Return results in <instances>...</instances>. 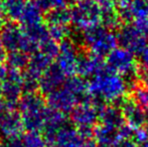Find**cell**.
<instances>
[{
	"label": "cell",
	"instance_id": "74e56055",
	"mask_svg": "<svg viewBox=\"0 0 148 147\" xmlns=\"http://www.w3.org/2000/svg\"><path fill=\"white\" fill-rule=\"evenodd\" d=\"M5 144L8 147H24L23 139H22V136L20 135L7 138V141Z\"/></svg>",
	"mask_w": 148,
	"mask_h": 147
},
{
	"label": "cell",
	"instance_id": "3957f363",
	"mask_svg": "<svg viewBox=\"0 0 148 147\" xmlns=\"http://www.w3.org/2000/svg\"><path fill=\"white\" fill-rule=\"evenodd\" d=\"M106 57V65L110 71L120 75L126 82H132L131 86L135 84V79L138 75V65L132 53L123 47H116Z\"/></svg>",
	"mask_w": 148,
	"mask_h": 147
},
{
	"label": "cell",
	"instance_id": "ac0fdd59",
	"mask_svg": "<svg viewBox=\"0 0 148 147\" xmlns=\"http://www.w3.org/2000/svg\"><path fill=\"white\" fill-rule=\"evenodd\" d=\"M99 120L101 125L114 130H119L125 124L121 109L112 105H104L103 108L100 110Z\"/></svg>",
	"mask_w": 148,
	"mask_h": 147
},
{
	"label": "cell",
	"instance_id": "681fc988",
	"mask_svg": "<svg viewBox=\"0 0 148 147\" xmlns=\"http://www.w3.org/2000/svg\"><path fill=\"white\" fill-rule=\"evenodd\" d=\"M2 146V143H1V140H0V147Z\"/></svg>",
	"mask_w": 148,
	"mask_h": 147
},
{
	"label": "cell",
	"instance_id": "e0dca14e",
	"mask_svg": "<svg viewBox=\"0 0 148 147\" xmlns=\"http://www.w3.org/2000/svg\"><path fill=\"white\" fill-rule=\"evenodd\" d=\"M101 10V22L105 27L115 28L120 25V16L116 0H97Z\"/></svg>",
	"mask_w": 148,
	"mask_h": 147
},
{
	"label": "cell",
	"instance_id": "ab89813d",
	"mask_svg": "<svg viewBox=\"0 0 148 147\" xmlns=\"http://www.w3.org/2000/svg\"><path fill=\"white\" fill-rule=\"evenodd\" d=\"M140 83L143 85L145 89L148 91V71H144L141 74V81Z\"/></svg>",
	"mask_w": 148,
	"mask_h": 147
},
{
	"label": "cell",
	"instance_id": "9a60e30c",
	"mask_svg": "<svg viewBox=\"0 0 148 147\" xmlns=\"http://www.w3.org/2000/svg\"><path fill=\"white\" fill-rule=\"evenodd\" d=\"M120 109L125 122L132 129L136 130L139 128H143L145 124H147L146 112L142 110L132 100L122 102V106Z\"/></svg>",
	"mask_w": 148,
	"mask_h": 147
},
{
	"label": "cell",
	"instance_id": "1f68e13d",
	"mask_svg": "<svg viewBox=\"0 0 148 147\" xmlns=\"http://www.w3.org/2000/svg\"><path fill=\"white\" fill-rule=\"evenodd\" d=\"M47 28H49V37L57 42L59 41L62 42L70 36L69 25H47Z\"/></svg>",
	"mask_w": 148,
	"mask_h": 147
},
{
	"label": "cell",
	"instance_id": "7dc6e473",
	"mask_svg": "<svg viewBox=\"0 0 148 147\" xmlns=\"http://www.w3.org/2000/svg\"><path fill=\"white\" fill-rule=\"evenodd\" d=\"M68 1H71V2H75V3H77V2L81 1V0H68Z\"/></svg>",
	"mask_w": 148,
	"mask_h": 147
},
{
	"label": "cell",
	"instance_id": "2e32d148",
	"mask_svg": "<svg viewBox=\"0 0 148 147\" xmlns=\"http://www.w3.org/2000/svg\"><path fill=\"white\" fill-rule=\"evenodd\" d=\"M85 138L78 129L68 124L56 134L53 147H83Z\"/></svg>",
	"mask_w": 148,
	"mask_h": 147
},
{
	"label": "cell",
	"instance_id": "9c48e42d",
	"mask_svg": "<svg viewBox=\"0 0 148 147\" xmlns=\"http://www.w3.org/2000/svg\"><path fill=\"white\" fill-rule=\"evenodd\" d=\"M47 104L49 108L57 110L62 113H71L78 103L80 102L78 98L72 92L66 89L64 87L58 89L47 95Z\"/></svg>",
	"mask_w": 148,
	"mask_h": 147
},
{
	"label": "cell",
	"instance_id": "d6a6232c",
	"mask_svg": "<svg viewBox=\"0 0 148 147\" xmlns=\"http://www.w3.org/2000/svg\"><path fill=\"white\" fill-rule=\"evenodd\" d=\"M39 51L42 53H45V55H47L49 57H51V59H57L60 53V44L57 41H55L49 37L47 40L43 41L42 43H40Z\"/></svg>",
	"mask_w": 148,
	"mask_h": 147
},
{
	"label": "cell",
	"instance_id": "44dd1931",
	"mask_svg": "<svg viewBox=\"0 0 148 147\" xmlns=\"http://www.w3.org/2000/svg\"><path fill=\"white\" fill-rule=\"evenodd\" d=\"M42 12L43 10L35 0H26L25 6H24V9L19 19L22 27L26 28L35 25V24L41 23L43 18Z\"/></svg>",
	"mask_w": 148,
	"mask_h": 147
},
{
	"label": "cell",
	"instance_id": "4316f807",
	"mask_svg": "<svg viewBox=\"0 0 148 147\" xmlns=\"http://www.w3.org/2000/svg\"><path fill=\"white\" fill-rule=\"evenodd\" d=\"M47 25H69L72 22V11L68 7H60L49 11L45 15Z\"/></svg>",
	"mask_w": 148,
	"mask_h": 147
},
{
	"label": "cell",
	"instance_id": "7bdbcfd3",
	"mask_svg": "<svg viewBox=\"0 0 148 147\" xmlns=\"http://www.w3.org/2000/svg\"><path fill=\"white\" fill-rule=\"evenodd\" d=\"M5 111H6V105L3 102V100L0 99V115H2Z\"/></svg>",
	"mask_w": 148,
	"mask_h": 147
},
{
	"label": "cell",
	"instance_id": "603a6c76",
	"mask_svg": "<svg viewBox=\"0 0 148 147\" xmlns=\"http://www.w3.org/2000/svg\"><path fill=\"white\" fill-rule=\"evenodd\" d=\"M93 136L98 147H114L120 140L118 130L105 127L101 124L94 128Z\"/></svg>",
	"mask_w": 148,
	"mask_h": 147
},
{
	"label": "cell",
	"instance_id": "8992f818",
	"mask_svg": "<svg viewBox=\"0 0 148 147\" xmlns=\"http://www.w3.org/2000/svg\"><path fill=\"white\" fill-rule=\"evenodd\" d=\"M23 73L16 70H8L7 76L3 81L1 97L8 110H15L20 98L23 95Z\"/></svg>",
	"mask_w": 148,
	"mask_h": 147
},
{
	"label": "cell",
	"instance_id": "8fae6325",
	"mask_svg": "<svg viewBox=\"0 0 148 147\" xmlns=\"http://www.w3.org/2000/svg\"><path fill=\"white\" fill-rule=\"evenodd\" d=\"M23 38L24 30L22 26H19L12 21L4 24L0 31V39L8 53L20 51Z\"/></svg>",
	"mask_w": 148,
	"mask_h": 147
},
{
	"label": "cell",
	"instance_id": "4dcf8cb0",
	"mask_svg": "<svg viewBox=\"0 0 148 147\" xmlns=\"http://www.w3.org/2000/svg\"><path fill=\"white\" fill-rule=\"evenodd\" d=\"M24 147H47V141H45L43 135L39 132H26L23 136Z\"/></svg>",
	"mask_w": 148,
	"mask_h": 147
},
{
	"label": "cell",
	"instance_id": "ee69618b",
	"mask_svg": "<svg viewBox=\"0 0 148 147\" xmlns=\"http://www.w3.org/2000/svg\"><path fill=\"white\" fill-rule=\"evenodd\" d=\"M0 2H1V0H0ZM3 26H4V17H3V13L1 11V8H0V31L3 28Z\"/></svg>",
	"mask_w": 148,
	"mask_h": 147
},
{
	"label": "cell",
	"instance_id": "5b68a950",
	"mask_svg": "<svg viewBox=\"0 0 148 147\" xmlns=\"http://www.w3.org/2000/svg\"><path fill=\"white\" fill-rule=\"evenodd\" d=\"M72 11V24L83 30L101 24V10L97 0H81L75 3Z\"/></svg>",
	"mask_w": 148,
	"mask_h": 147
},
{
	"label": "cell",
	"instance_id": "5bb4252c",
	"mask_svg": "<svg viewBox=\"0 0 148 147\" xmlns=\"http://www.w3.org/2000/svg\"><path fill=\"white\" fill-rule=\"evenodd\" d=\"M66 80V76L58 67L57 64H53L49 69L39 79V90L41 94L49 95L51 92L62 88Z\"/></svg>",
	"mask_w": 148,
	"mask_h": 147
},
{
	"label": "cell",
	"instance_id": "f35d334b",
	"mask_svg": "<svg viewBox=\"0 0 148 147\" xmlns=\"http://www.w3.org/2000/svg\"><path fill=\"white\" fill-rule=\"evenodd\" d=\"M114 147H138V144L133 139H121Z\"/></svg>",
	"mask_w": 148,
	"mask_h": 147
},
{
	"label": "cell",
	"instance_id": "d4e9b609",
	"mask_svg": "<svg viewBox=\"0 0 148 147\" xmlns=\"http://www.w3.org/2000/svg\"><path fill=\"white\" fill-rule=\"evenodd\" d=\"M25 2L26 0H1L0 8L3 15H5L12 22L19 21Z\"/></svg>",
	"mask_w": 148,
	"mask_h": 147
},
{
	"label": "cell",
	"instance_id": "83f0119b",
	"mask_svg": "<svg viewBox=\"0 0 148 147\" xmlns=\"http://www.w3.org/2000/svg\"><path fill=\"white\" fill-rule=\"evenodd\" d=\"M6 63L7 67L10 70H16V71H22L23 69H26L29 62V57L26 53H24L21 51H16L8 53L6 57Z\"/></svg>",
	"mask_w": 148,
	"mask_h": 147
},
{
	"label": "cell",
	"instance_id": "e575fe53",
	"mask_svg": "<svg viewBox=\"0 0 148 147\" xmlns=\"http://www.w3.org/2000/svg\"><path fill=\"white\" fill-rule=\"evenodd\" d=\"M133 25L136 27V29L140 32L146 40H148V17L140 18V19L134 20Z\"/></svg>",
	"mask_w": 148,
	"mask_h": 147
},
{
	"label": "cell",
	"instance_id": "7a4b0ae2",
	"mask_svg": "<svg viewBox=\"0 0 148 147\" xmlns=\"http://www.w3.org/2000/svg\"><path fill=\"white\" fill-rule=\"evenodd\" d=\"M82 40L90 53L99 57H107L118 43L117 36L104 25L92 26L83 31Z\"/></svg>",
	"mask_w": 148,
	"mask_h": 147
},
{
	"label": "cell",
	"instance_id": "ffe728a7",
	"mask_svg": "<svg viewBox=\"0 0 148 147\" xmlns=\"http://www.w3.org/2000/svg\"><path fill=\"white\" fill-rule=\"evenodd\" d=\"M51 65H53V59L38 51L29 57V62H28L25 73L34 78L40 79L41 76L49 69Z\"/></svg>",
	"mask_w": 148,
	"mask_h": 147
},
{
	"label": "cell",
	"instance_id": "8d00e7d4",
	"mask_svg": "<svg viewBox=\"0 0 148 147\" xmlns=\"http://www.w3.org/2000/svg\"><path fill=\"white\" fill-rule=\"evenodd\" d=\"M139 64L143 70L148 71V43L139 53Z\"/></svg>",
	"mask_w": 148,
	"mask_h": 147
},
{
	"label": "cell",
	"instance_id": "60d3db41",
	"mask_svg": "<svg viewBox=\"0 0 148 147\" xmlns=\"http://www.w3.org/2000/svg\"><path fill=\"white\" fill-rule=\"evenodd\" d=\"M6 57H7V51H6L5 47H4L3 43H2L1 39H0V63L5 61Z\"/></svg>",
	"mask_w": 148,
	"mask_h": 147
},
{
	"label": "cell",
	"instance_id": "6da1fadb",
	"mask_svg": "<svg viewBox=\"0 0 148 147\" xmlns=\"http://www.w3.org/2000/svg\"><path fill=\"white\" fill-rule=\"evenodd\" d=\"M128 89L126 80L120 75L105 70L103 73L91 78L88 83V92L91 97L102 102L117 103L122 100Z\"/></svg>",
	"mask_w": 148,
	"mask_h": 147
},
{
	"label": "cell",
	"instance_id": "484cf974",
	"mask_svg": "<svg viewBox=\"0 0 148 147\" xmlns=\"http://www.w3.org/2000/svg\"><path fill=\"white\" fill-rule=\"evenodd\" d=\"M47 109V108H45ZM35 112V113L21 114L24 130L27 132H39L43 130L45 126V111Z\"/></svg>",
	"mask_w": 148,
	"mask_h": 147
},
{
	"label": "cell",
	"instance_id": "30bf717a",
	"mask_svg": "<svg viewBox=\"0 0 148 147\" xmlns=\"http://www.w3.org/2000/svg\"><path fill=\"white\" fill-rule=\"evenodd\" d=\"M68 125V117L64 113L53 110L47 107L45 111V126H43V137L47 145L53 147V140L58 131Z\"/></svg>",
	"mask_w": 148,
	"mask_h": 147
},
{
	"label": "cell",
	"instance_id": "ba28073f",
	"mask_svg": "<svg viewBox=\"0 0 148 147\" xmlns=\"http://www.w3.org/2000/svg\"><path fill=\"white\" fill-rule=\"evenodd\" d=\"M116 36L121 47L127 49L133 55H139L147 44V40L133 24L121 26Z\"/></svg>",
	"mask_w": 148,
	"mask_h": 147
},
{
	"label": "cell",
	"instance_id": "7402d4cb",
	"mask_svg": "<svg viewBox=\"0 0 148 147\" xmlns=\"http://www.w3.org/2000/svg\"><path fill=\"white\" fill-rule=\"evenodd\" d=\"M18 108L21 114H26L43 111L47 107L42 96L37 92H34L23 93L18 103Z\"/></svg>",
	"mask_w": 148,
	"mask_h": 147
},
{
	"label": "cell",
	"instance_id": "bcb514c9",
	"mask_svg": "<svg viewBox=\"0 0 148 147\" xmlns=\"http://www.w3.org/2000/svg\"><path fill=\"white\" fill-rule=\"evenodd\" d=\"M138 147H148V141H147V142H145V143L139 144Z\"/></svg>",
	"mask_w": 148,
	"mask_h": 147
},
{
	"label": "cell",
	"instance_id": "f6af8a7d",
	"mask_svg": "<svg viewBox=\"0 0 148 147\" xmlns=\"http://www.w3.org/2000/svg\"><path fill=\"white\" fill-rule=\"evenodd\" d=\"M2 87H3V82L0 80V97H1V94H2Z\"/></svg>",
	"mask_w": 148,
	"mask_h": 147
},
{
	"label": "cell",
	"instance_id": "52a82bcc",
	"mask_svg": "<svg viewBox=\"0 0 148 147\" xmlns=\"http://www.w3.org/2000/svg\"><path fill=\"white\" fill-rule=\"evenodd\" d=\"M79 57L80 53L75 42L66 38L60 43V53L56 59V64L69 78L77 74Z\"/></svg>",
	"mask_w": 148,
	"mask_h": 147
},
{
	"label": "cell",
	"instance_id": "4fadbf2b",
	"mask_svg": "<svg viewBox=\"0 0 148 147\" xmlns=\"http://www.w3.org/2000/svg\"><path fill=\"white\" fill-rule=\"evenodd\" d=\"M107 69L106 62L103 57L93 55H80L77 68V74L82 78H93L97 75L103 73Z\"/></svg>",
	"mask_w": 148,
	"mask_h": 147
},
{
	"label": "cell",
	"instance_id": "f546056e",
	"mask_svg": "<svg viewBox=\"0 0 148 147\" xmlns=\"http://www.w3.org/2000/svg\"><path fill=\"white\" fill-rule=\"evenodd\" d=\"M23 30L26 36L28 37H30L31 39H33V40L38 43L39 45L45 40H47V38H49V28H47V26L45 25L42 22L38 24H35V25L29 26V27L23 28Z\"/></svg>",
	"mask_w": 148,
	"mask_h": 147
},
{
	"label": "cell",
	"instance_id": "277c9868",
	"mask_svg": "<svg viewBox=\"0 0 148 147\" xmlns=\"http://www.w3.org/2000/svg\"><path fill=\"white\" fill-rule=\"evenodd\" d=\"M104 107L101 100L89 95L85 101L81 102L71 112V119L79 130H93L99 120L100 110Z\"/></svg>",
	"mask_w": 148,
	"mask_h": 147
},
{
	"label": "cell",
	"instance_id": "cb8c5ba5",
	"mask_svg": "<svg viewBox=\"0 0 148 147\" xmlns=\"http://www.w3.org/2000/svg\"><path fill=\"white\" fill-rule=\"evenodd\" d=\"M64 87L72 92L81 102L85 101L89 97L88 83L84 80V78L80 76L69 77L64 84Z\"/></svg>",
	"mask_w": 148,
	"mask_h": 147
},
{
	"label": "cell",
	"instance_id": "b9f144b4",
	"mask_svg": "<svg viewBox=\"0 0 148 147\" xmlns=\"http://www.w3.org/2000/svg\"><path fill=\"white\" fill-rule=\"evenodd\" d=\"M7 73H8V70H7V67L4 66L2 63H0V80L1 81H4L7 76Z\"/></svg>",
	"mask_w": 148,
	"mask_h": 147
},
{
	"label": "cell",
	"instance_id": "c3c4849f",
	"mask_svg": "<svg viewBox=\"0 0 148 147\" xmlns=\"http://www.w3.org/2000/svg\"><path fill=\"white\" fill-rule=\"evenodd\" d=\"M1 147H8L7 145H6V144H2V146Z\"/></svg>",
	"mask_w": 148,
	"mask_h": 147
},
{
	"label": "cell",
	"instance_id": "7c38bea8",
	"mask_svg": "<svg viewBox=\"0 0 148 147\" xmlns=\"http://www.w3.org/2000/svg\"><path fill=\"white\" fill-rule=\"evenodd\" d=\"M24 130L21 114L16 110H7L0 115V133L6 138L21 134Z\"/></svg>",
	"mask_w": 148,
	"mask_h": 147
},
{
	"label": "cell",
	"instance_id": "d6986e66",
	"mask_svg": "<svg viewBox=\"0 0 148 147\" xmlns=\"http://www.w3.org/2000/svg\"><path fill=\"white\" fill-rule=\"evenodd\" d=\"M121 19L137 20L148 17V0H131L126 7L118 10Z\"/></svg>",
	"mask_w": 148,
	"mask_h": 147
},
{
	"label": "cell",
	"instance_id": "836d02e7",
	"mask_svg": "<svg viewBox=\"0 0 148 147\" xmlns=\"http://www.w3.org/2000/svg\"><path fill=\"white\" fill-rule=\"evenodd\" d=\"M36 2L43 11L49 12L53 9L66 7L69 1L68 0H36Z\"/></svg>",
	"mask_w": 148,
	"mask_h": 147
},
{
	"label": "cell",
	"instance_id": "f1b7e54d",
	"mask_svg": "<svg viewBox=\"0 0 148 147\" xmlns=\"http://www.w3.org/2000/svg\"><path fill=\"white\" fill-rule=\"evenodd\" d=\"M142 110L148 112V91L140 82L131 86V99Z\"/></svg>",
	"mask_w": 148,
	"mask_h": 147
},
{
	"label": "cell",
	"instance_id": "d590c367",
	"mask_svg": "<svg viewBox=\"0 0 148 147\" xmlns=\"http://www.w3.org/2000/svg\"><path fill=\"white\" fill-rule=\"evenodd\" d=\"M133 140L136 142L137 144H142L148 141V130L143 128H139V129L134 130L133 133Z\"/></svg>",
	"mask_w": 148,
	"mask_h": 147
}]
</instances>
